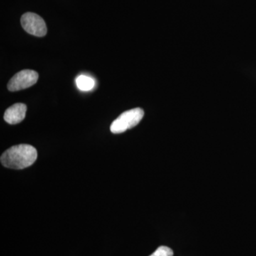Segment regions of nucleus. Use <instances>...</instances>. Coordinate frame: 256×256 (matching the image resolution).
I'll list each match as a JSON object with an SVG mask.
<instances>
[{
	"mask_svg": "<svg viewBox=\"0 0 256 256\" xmlns=\"http://www.w3.org/2000/svg\"><path fill=\"white\" fill-rule=\"evenodd\" d=\"M37 151L33 146L22 144L12 146L2 154L0 161L6 168L22 170L32 166L37 159Z\"/></svg>",
	"mask_w": 256,
	"mask_h": 256,
	"instance_id": "f257e3e1",
	"label": "nucleus"
},
{
	"mask_svg": "<svg viewBox=\"0 0 256 256\" xmlns=\"http://www.w3.org/2000/svg\"><path fill=\"white\" fill-rule=\"evenodd\" d=\"M143 116H144V111L140 108L131 109L122 112L111 124V132L114 134H120L136 127L140 122Z\"/></svg>",
	"mask_w": 256,
	"mask_h": 256,
	"instance_id": "f03ea898",
	"label": "nucleus"
},
{
	"mask_svg": "<svg viewBox=\"0 0 256 256\" xmlns=\"http://www.w3.org/2000/svg\"><path fill=\"white\" fill-rule=\"evenodd\" d=\"M38 78V74L33 70H23L15 74L8 82V90L18 92L34 85Z\"/></svg>",
	"mask_w": 256,
	"mask_h": 256,
	"instance_id": "7ed1b4c3",
	"label": "nucleus"
},
{
	"mask_svg": "<svg viewBox=\"0 0 256 256\" xmlns=\"http://www.w3.org/2000/svg\"><path fill=\"white\" fill-rule=\"evenodd\" d=\"M22 26L30 34L38 37L44 36L47 28L44 20L34 13L28 12L21 18Z\"/></svg>",
	"mask_w": 256,
	"mask_h": 256,
	"instance_id": "20e7f679",
	"label": "nucleus"
},
{
	"mask_svg": "<svg viewBox=\"0 0 256 256\" xmlns=\"http://www.w3.org/2000/svg\"><path fill=\"white\" fill-rule=\"evenodd\" d=\"M26 106L24 104H16L5 111L4 119L8 124H20L25 118Z\"/></svg>",
	"mask_w": 256,
	"mask_h": 256,
	"instance_id": "39448f33",
	"label": "nucleus"
},
{
	"mask_svg": "<svg viewBox=\"0 0 256 256\" xmlns=\"http://www.w3.org/2000/svg\"><path fill=\"white\" fill-rule=\"evenodd\" d=\"M76 82L78 88L82 92H88L95 87V80L88 76H79Z\"/></svg>",
	"mask_w": 256,
	"mask_h": 256,
	"instance_id": "423d86ee",
	"label": "nucleus"
},
{
	"mask_svg": "<svg viewBox=\"0 0 256 256\" xmlns=\"http://www.w3.org/2000/svg\"><path fill=\"white\" fill-rule=\"evenodd\" d=\"M174 252L168 246H160L150 256H173Z\"/></svg>",
	"mask_w": 256,
	"mask_h": 256,
	"instance_id": "0eeeda50",
	"label": "nucleus"
}]
</instances>
